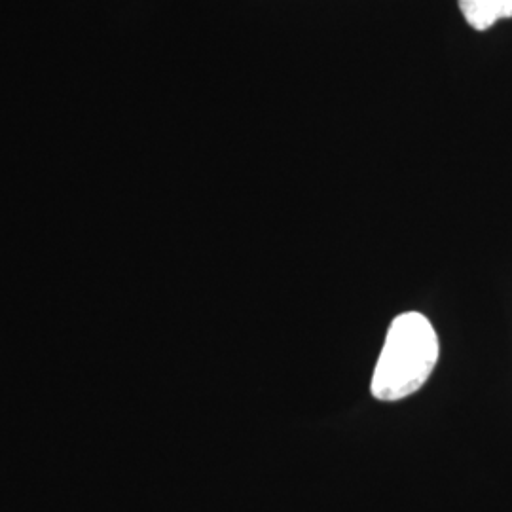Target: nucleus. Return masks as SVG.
I'll return each mask as SVG.
<instances>
[{
    "instance_id": "obj_1",
    "label": "nucleus",
    "mask_w": 512,
    "mask_h": 512,
    "mask_svg": "<svg viewBox=\"0 0 512 512\" xmlns=\"http://www.w3.org/2000/svg\"><path fill=\"white\" fill-rule=\"evenodd\" d=\"M439 361V338L431 321L408 311L393 319L374 368L370 391L378 401H401L420 391Z\"/></svg>"
},
{
    "instance_id": "obj_2",
    "label": "nucleus",
    "mask_w": 512,
    "mask_h": 512,
    "mask_svg": "<svg viewBox=\"0 0 512 512\" xmlns=\"http://www.w3.org/2000/svg\"><path fill=\"white\" fill-rule=\"evenodd\" d=\"M459 8L476 31L490 29L499 19L512 18V0H459Z\"/></svg>"
}]
</instances>
